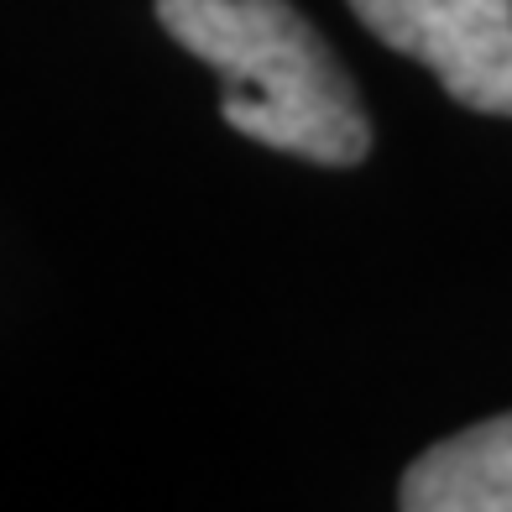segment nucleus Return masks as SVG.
<instances>
[{"mask_svg": "<svg viewBox=\"0 0 512 512\" xmlns=\"http://www.w3.org/2000/svg\"><path fill=\"white\" fill-rule=\"evenodd\" d=\"M157 21L225 84L241 136L319 168H356L371 126L345 63L288 0H157Z\"/></svg>", "mask_w": 512, "mask_h": 512, "instance_id": "f257e3e1", "label": "nucleus"}, {"mask_svg": "<svg viewBox=\"0 0 512 512\" xmlns=\"http://www.w3.org/2000/svg\"><path fill=\"white\" fill-rule=\"evenodd\" d=\"M356 21L424 63L445 84V95L512 115V0H351Z\"/></svg>", "mask_w": 512, "mask_h": 512, "instance_id": "f03ea898", "label": "nucleus"}, {"mask_svg": "<svg viewBox=\"0 0 512 512\" xmlns=\"http://www.w3.org/2000/svg\"><path fill=\"white\" fill-rule=\"evenodd\" d=\"M408 512H512V413L439 439L403 471Z\"/></svg>", "mask_w": 512, "mask_h": 512, "instance_id": "7ed1b4c3", "label": "nucleus"}]
</instances>
